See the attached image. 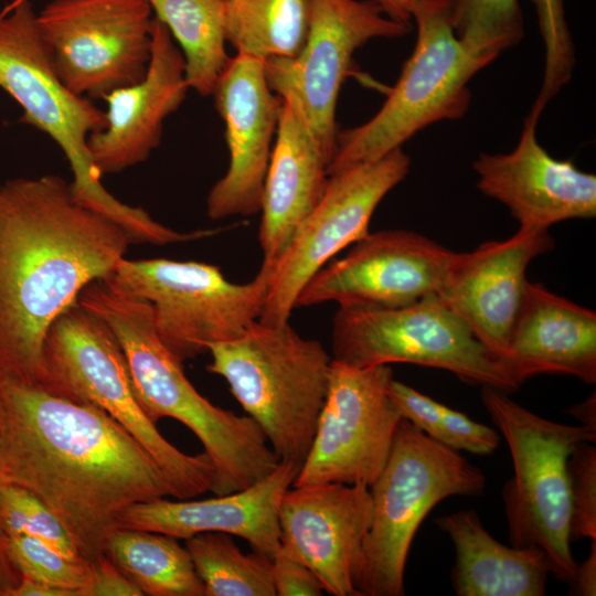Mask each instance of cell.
Instances as JSON below:
<instances>
[{"instance_id":"cell-38","label":"cell","mask_w":596,"mask_h":596,"mask_svg":"<svg viewBox=\"0 0 596 596\" xmlns=\"http://www.w3.org/2000/svg\"><path fill=\"white\" fill-rule=\"evenodd\" d=\"M81 596H143L142 592L106 555L91 561L89 581Z\"/></svg>"},{"instance_id":"cell-24","label":"cell","mask_w":596,"mask_h":596,"mask_svg":"<svg viewBox=\"0 0 596 596\" xmlns=\"http://www.w3.org/2000/svg\"><path fill=\"white\" fill-rule=\"evenodd\" d=\"M283 100L260 201L263 262L274 264L322 196L332 157L300 114Z\"/></svg>"},{"instance_id":"cell-25","label":"cell","mask_w":596,"mask_h":596,"mask_svg":"<svg viewBox=\"0 0 596 596\" xmlns=\"http://www.w3.org/2000/svg\"><path fill=\"white\" fill-rule=\"evenodd\" d=\"M456 552L451 583L458 596H543L551 565L536 546H507L485 529L473 510L435 520Z\"/></svg>"},{"instance_id":"cell-21","label":"cell","mask_w":596,"mask_h":596,"mask_svg":"<svg viewBox=\"0 0 596 596\" xmlns=\"http://www.w3.org/2000/svg\"><path fill=\"white\" fill-rule=\"evenodd\" d=\"M151 34L146 75L105 96L106 126L88 137L91 159L100 177L145 161L160 143L163 121L185 99L189 86L181 51L157 18Z\"/></svg>"},{"instance_id":"cell-33","label":"cell","mask_w":596,"mask_h":596,"mask_svg":"<svg viewBox=\"0 0 596 596\" xmlns=\"http://www.w3.org/2000/svg\"><path fill=\"white\" fill-rule=\"evenodd\" d=\"M545 46L544 77L530 114L540 118L547 103L571 78L574 49L565 18L564 0H532Z\"/></svg>"},{"instance_id":"cell-30","label":"cell","mask_w":596,"mask_h":596,"mask_svg":"<svg viewBox=\"0 0 596 596\" xmlns=\"http://www.w3.org/2000/svg\"><path fill=\"white\" fill-rule=\"evenodd\" d=\"M450 17L461 45L485 67L524 34L518 0H453Z\"/></svg>"},{"instance_id":"cell-29","label":"cell","mask_w":596,"mask_h":596,"mask_svg":"<svg viewBox=\"0 0 596 596\" xmlns=\"http://www.w3.org/2000/svg\"><path fill=\"white\" fill-rule=\"evenodd\" d=\"M185 541L204 596H276L273 558L257 551L244 554L230 534L204 532Z\"/></svg>"},{"instance_id":"cell-15","label":"cell","mask_w":596,"mask_h":596,"mask_svg":"<svg viewBox=\"0 0 596 596\" xmlns=\"http://www.w3.org/2000/svg\"><path fill=\"white\" fill-rule=\"evenodd\" d=\"M392 380L389 364L360 368L332 359L312 444L292 487L375 482L403 419L389 393Z\"/></svg>"},{"instance_id":"cell-9","label":"cell","mask_w":596,"mask_h":596,"mask_svg":"<svg viewBox=\"0 0 596 596\" xmlns=\"http://www.w3.org/2000/svg\"><path fill=\"white\" fill-rule=\"evenodd\" d=\"M481 400L513 464L502 488L510 545L540 547L551 574L572 585L577 563L570 546L567 458L578 443H594L596 432L546 419L492 386H482Z\"/></svg>"},{"instance_id":"cell-23","label":"cell","mask_w":596,"mask_h":596,"mask_svg":"<svg viewBox=\"0 0 596 596\" xmlns=\"http://www.w3.org/2000/svg\"><path fill=\"white\" fill-rule=\"evenodd\" d=\"M500 362L517 389L538 374H567L594 384L595 311L528 281Z\"/></svg>"},{"instance_id":"cell-37","label":"cell","mask_w":596,"mask_h":596,"mask_svg":"<svg viewBox=\"0 0 596 596\" xmlns=\"http://www.w3.org/2000/svg\"><path fill=\"white\" fill-rule=\"evenodd\" d=\"M272 577L276 596H321L324 592L307 565L280 549L273 557Z\"/></svg>"},{"instance_id":"cell-12","label":"cell","mask_w":596,"mask_h":596,"mask_svg":"<svg viewBox=\"0 0 596 596\" xmlns=\"http://www.w3.org/2000/svg\"><path fill=\"white\" fill-rule=\"evenodd\" d=\"M151 12L148 0H53L36 13V25L62 83L105 98L146 75Z\"/></svg>"},{"instance_id":"cell-34","label":"cell","mask_w":596,"mask_h":596,"mask_svg":"<svg viewBox=\"0 0 596 596\" xmlns=\"http://www.w3.org/2000/svg\"><path fill=\"white\" fill-rule=\"evenodd\" d=\"M570 541L596 540V448L589 441L574 446L567 458Z\"/></svg>"},{"instance_id":"cell-3","label":"cell","mask_w":596,"mask_h":596,"mask_svg":"<svg viewBox=\"0 0 596 596\" xmlns=\"http://www.w3.org/2000/svg\"><path fill=\"white\" fill-rule=\"evenodd\" d=\"M77 302L114 331L148 417L155 424L173 418L201 441L215 468L214 494L245 489L276 468L279 460L253 418L212 404L192 385L183 362L158 337L148 301L106 277L88 284Z\"/></svg>"},{"instance_id":"cell-44","label":"cell","mask_w":596,"mask_h":596,"mask_svg":"<svg viewBox=\"0 0 596 596\" xmlns=\"http://www.w3.org/2000/svg\"><path fill=\"white\" fill-rule=\"evenodd\" d=\"M223 1H226V2H227V1H230V0H223Z\"/></svg>"},{"instance_id":"cell-8","label":"cell","mask_w":596,"mask_h":596,"mask_svg":"<svg viewBox=\"0 0 596 596\" xmlns=\"http://www.w3.org/2000/svg\"><path fill=\"white\" fill-rule=\"evenodd\" d=\"M453 0H415L417 38L401 76L382 107L364 124L337 135L329 175L374 161L443 120L468 110L471 78L485 66L461 45L451 24Z\"/></svg>"},{"instance_id":"cell-1","label":"cell","mask_w":596,"mask_h":596,"mask_svg":"<svg viewBox=\"0 0 596 596\" xmlns=\"http://www.w3.org/2000/svg\"><path fill=\"white\" fill-rule=\"evenodd\" d=\"M0 485L23 488L57 518L78 554H105L131 505L171 496L146 449L100 408L0 379Z\"/></svg>"},{"instance_id":"cell-4","label":"cell","mask_w":596,"mask_h":596,"mask_svg":"<svg viewBox=\"0 0 596 596\" xmlns=\"http://www.w3.org/2000/svg\"><path fill=\"white\" fill-rule=\"evenodd\" d=\"M0 87L21 106L20 121L45 132L62 149L79 203L123 226L132 243L162 246L178 241L177 231L155 221L143 209L120 202L100 183L87 140L105 128V111L58 78L30 0H18L0 15Z\"/></svg>"},{"instance_id":"cell-31","label":"cell","mask_w":596,"mask_h":596,"mask_svg":"<svg viewBox=\"0 0 596 596\" xmlns=\"http://www.w3.org/2000/svg\"><path fill=\"white\" fill-rule=\"evenodd\" d=\"M0 528L6 536L35 538L67 557L83 558L54 513L23 488L0 485Z\"/></svg>"},{"instance_id":"cell-6","label":"cell","mask_w":596,"mask_h":596,"mask_svg":"<svg viewBox=\"0 0 596 596\" xmlns=\"http://www.w3.org/2000/svg\"><path fill=\"white\" fill-rule=\"evenodd\" d=\"M46 390L96 406L119 423L150 455L171 497L212 492L216 472L203 451L188 455L168 441L141 407L124 350L110 327L75 302L51 324L44 341Z\"/></svg>"},{"instance_id":"cell-26","label":"cell","mask_w":596,"mask_h":596,"mask_svg":"<svg viewBox=\"0 0 596 596\" xmlns=\"http://www.w3.org/2000/svg\"><path fill=\"white\" fill-rule=\"evenodd\" d=\"M105 554L147 596H204L189 552L178 539L152 531L118 528Z\"/></svg>"},{"instance_id":"cell-7","label":"cell","mask_w":596,"mask_h":596,"mask_svg":"<svg viewBox=\"0 0 596 596\" xmlns=\"http://www.w3.org/2000/svg\"><path fill=\"white\" fill-rule=\"evenodd\" d=\"M483 471L402 419L383 470L370 487L373 512L355 587L359 596H403L412 541L429 511L453 496H480Z\"/></svg>"},{"instance_id":"cell-40","label":"cell","mask_w":596,"mask_h":596,"mask_svg":"<svg viewBox=\"0 0 596 596\" xmlns=\"http://www.w3.org/2000/svg\"><path fill=\"white\" fill-rule=\"evenodd\" d=\"M10 596H78V593L22 576Z\"/></svg>"},{"instance_id":"cell-43","label":"cell","mask_w":596,"mask_h":596,"mask_svg":"<svg viewBox=\"0 0 596 596\" xmlns=\"http://www.w3.org/2000/svg\"><path fill=\"white\" fill-rule=\"evenodd\" d=\"M392 19L411 24L415 0H375Z\"/></svg>"},{"instance_id":"cell-32","label":"cell","mask_w":596,"mask_h":596,"mask_svg":"<svg viewBox=\"0 0 596 596\" xmlns=\"http://www.w3.org/2000/svg\"><path fill=\"white\" fill-rule=\"evenodd\" d=\"M10 560L21 576L76 590L78 596L89 581L91 562L71 558L35 538L6 536Z\"/></svg>"},{"instance_id":"cell-27","label":"cell","mask_w":596,"mask_h":596,"mask_svg":"<svg viewBox=\"0 0 596 596\" xmlns=\"http://www.w3.org/2000/svg\"><path fill=\"white\" fill-rule=\"evenodd\" d=\"M156 18L169 30L185 63L189 88L213 95L230 60L226 50V1L148 0Z\"/></svg>"},{"instance_id":"cell-19","label":"cell","mask_w":596,"mask_h":596,"mask_svg":"<svg viewBox=\"0 0 596 596\" xmlns=\"http://www.w3.org/2000/svg\"><path fill=\"white\" fill-rule=\"evenodd\" d=\"M553 247L549 230L519 227L504 241L456 253L437 296L499 361L524 299L526 268Z\"/></svg>"},{"instance_id":"cell-39","label":"cell","mask_w":596,"mask_h":596,"mask_svg":"<svg viewBox=\"0 0 596 596\" xmlns=\"http://www.w3.org/2000/svg\"><path fill=\"white\" fill-rule=\"evenodd\" d=\"M570 592H572L570 593L572 595L579 596L596 595V540H593L587 558L582 564H577Z\"/></svg>"},{"instance_id":"cell-5","label":"cell","mask_w":596,"mask_h":596,"mask_svg":"<svg viewBox=\"0 0 596 596\" xmlns=\"http://www.w3.org/2000/svg\"><path fill=\"white\" fill-rule=\"evenodd\" d=\"M220 375L263 430L279 461L301 466L324 403L332 356L288 322L255 320L238 337L207 347Z\"/></svg>"},{"instance_id":"cell-16","label":"cell","mask_w":596,"mask_h":596,"mask_svg":"<svg viewBox=\"0 0 596 596\" xmlns=\"http://www.w3.org/2000/svg\"><path fill=\"white\" fill-rule=\"evenodd\" d=\"M305 285L296 308L323 302L395 308L440 290L456 257L439 243L406 230L368 233Z\"/></svg>"},{"instance_id":"cell-2","label":"cell","mask_w":596,"mask_h":596,"mask_svg":"<svg viewBox=\"0 0 596 596\" xmlns=\"http://www.w3.org/2000/svg\"><path fill=\"white\" fill-rule=\"evenodd\" d=\"M131 243L60 175L0 187V379L44 383L52 322L88 284L109 276Z\"/></svg>"},{"instance_id":"cell-36","label":"cell","mask_w":596,"mask_h":596,"mask_svg":"<svg viewBox=\"0 0 596 596\" xmlns=\"http://www.w3.org/2000/svg\"><path fill=\"white\" fill-rule=\"evenodd\" d=\"M389 393L404 419L443 444L439 402L394 379L389 385Z\"/></svg>"},{"instance_id":"cell-14","label":"cell","mask_w":596,"mask_h":596,"mask_svg":"<svg viewBox=\"0 0 596 596\" xmlns=\"http://www.w3.org/2000/svg\"><path fill=\"white\" fill-rule=\"evenodd\" d=\"M409 167V157L397 148L377 160L329 175L322 196L272 265L258 320L289 321L305 285L334 255L369 233L375 209L406 178Z\"/></svg>"},{"instance_id":"cell-17","label":"cell","mask_w":596,"mask_h":596,"mask_svg":"<svg viewBox=\"0 0 596 596\" xmlns=\"http://www.w3.org/2000/svg\"><path fill=\"white\" fill-rule=\"evenodd\" d=\"M213 95L225 124L230 163L207 194V215L221 220L256 214L283 100L268 85L264 61L237 53L230 57Z\"/></svg>"},{"instance_id":"cell-22","label":"cell","mask_w":596,"mask_h":596,"mask_svg":"<svg viewBox=\"0 0 596 596\" xmlns=\"http://www.w3.org/2000/svg\"><path fill=\"white\" fill-rule=\"evenodd\" d=\"M299 467L279 461L276 468L249 487L202 500L155 499L128 508L119 520L124 529L163 533L187 540L204 532H221L246 540L269 557L280 547L278 511Z\"/></svg>"},{"instance_id":"cell-28","label":"cell","mask_w":596,"mask_h":596,"mask_svg":"<svg viewBox=\"0 0 596 596\" xmlns=\"http://www.w3.org/2000/svg\"><path fill=\"white\" fill-rule=\"evenodd\" d=\"M310 0H230L225 33L237 54L267 61L291 58L304 47Z\"/></svg>"},{"instance_id":"cell-10","label":"cell","mask_w":596,"mask_h":596,"mask_svg":"<svg viewBox=\"0 0 596 596\" xmlns=\"http://www.w3.org/2000/svg\"><path fill=\"white\" fill-rule=\"evenodd\" d=\"M331 356L353 366L411 363L471 385L517 390L499 359L437 295L395 308L339 306Z\"/></svg>"},{"instance_id":"cell-18","label":"cell","mask_w":596,"mask_h":596,"mask_svg":"<svg viewBox=\"0 0 596 596\" xmlns=\"http://www.w3.org/2000/svg\"><path fill=\"white\" fill-rule=\"evenodd\" d=\"M370 487H290L279 511L280 550L307 565L333 596H359L362 549L372 521Z\"/></svg>"},{"instance_id":"cell-13","label":"cell","mask_w":596,"mask_h":596,"mask_svg":"<svg viewBox=\"0 0 596 596\" xmlns=\"http://www.w3.org/2000/svg\"><path fill=\"white\" fill-rule=\"evenodd\" d=\"M411 28L389 17L375 0H310L305 45L295 57L264 62L268 85L297 109L333 158L336 107L354 53L373 39L400 38Z\"/></svg>"},{"instance_id":"cell-42","label":"cell","mask_w":596,"mask_h":596,"mask_svg":"<svg viewBox=\"0 0 596 596\" xmlns=\"http://www.w3.org/2000/svg\"><path fill=\"white\" fill-rule=\"evenodd\" d=\"M567 413L576 418L581 425L596 432V397L595 393L588 396L583 403L572 405Z\"/></svg>"},{"instance_id":"cell-41","label":"cell","mask_w":596,"mask_h":596,"mask_svg":"<svg viewBox=\"0 0 596 596\" xmlns=\"http://www.w3.org/2000/svg\"><path fill=\"white\" fill-rule=\"evenodd\" d=\"M21 577L20 572L9 557L6 535L0 528V596H10Z\"/></svg>"},{"instance_id":"cell-20","label":"cell","mask_w":596,"mask_h":596,"mask_svg":"<svg viewBox=\"0 0 596 596\" xmlns=\"http://www.w3.org/2000/svg\"><path fill=\"white\" fill-rule=\"evenodd\" d=\"M538 121L525 118L512 151L478 156L477 188L504 204L520 227L549 230L558 222L595 217V174L553 158L536 139Z\"/></svg>"},{"instance_id":"cell-11","label":"cell","mask_w":596,"mask_h":596,"mask_svg":"<svg viewBox=\"0 0 596 596\" xmlns=\"http://www.w3.org/2000/svg\"><path fill=\"white\" fill-rule=\"evenodd\" d=\"M270 273L272 264L263 262L252 280L238 284L206 263L124 257L108 277L149 302L158 337L184 362L238 337L259 318Z\"/></svg>"},{"instance_id":"cell-35","label":"cell","mask_w":596,"mask_h":596,"mask_svg":"<svg viewBox=\"0 0 596 596\" xmlns=\"http://www.w3.org/2000/svg\"><path fill=\"white\" fill-rule=\"evenodd\" d=\"M443 424V444L454 450H465L477 455L494 453L500 443L498 433L477 423L464 413L439 403Z\"/></svg>"}]
</instances>
